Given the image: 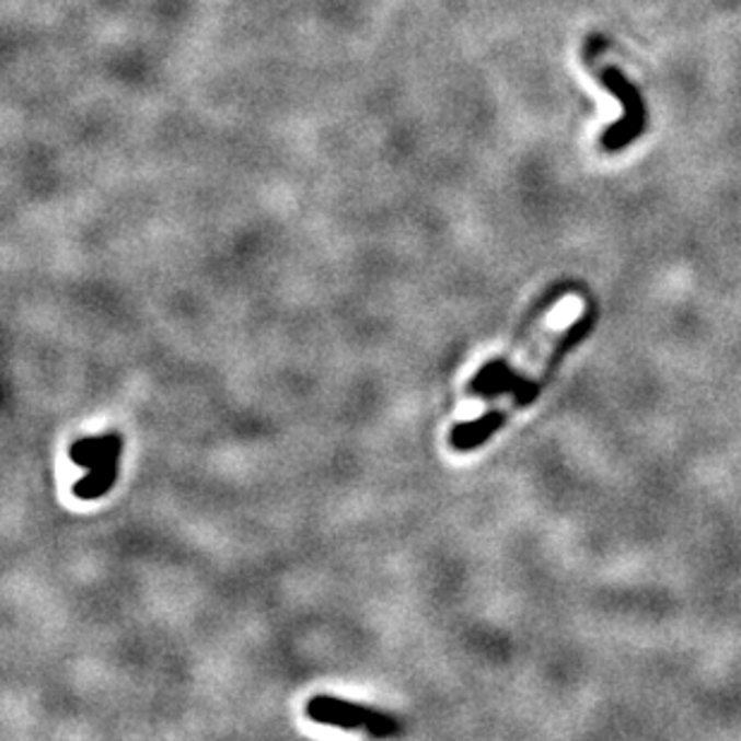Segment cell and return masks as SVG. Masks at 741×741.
I'll return each mask as SVG.
<instances>
[{"mask_svg":"<svg viewBox=\"0 0 741 741\" xmlns=\"http://www.w3.org/2000/svg\"><path fill=\"white\" fill-rule=\"evenodd\" d=\"M120 449H123L120 437L116 432H111L102 459H99L94 466L90 468V475L82 477V481L72 487L74 497L84 499V501H92V499H99V497H104L108 493L113 483L118 481Z\"/></svg>","mask_w":741,"mask_h":741,"instance_id":"5b68a950","label":"cell"},{"mask_svg":"<svg viewBox=\"0 0 741 741\" xmlns=\"http://www.w3.org/2000/svg\"><path fill=\"white\" fill-rule=\"evenodd\" d=\"M106 444H108V435L106 437H84V439H78V442H74L70 447V461L78 463V466L92 468L94 463L99 459H102Z\"/></svg>","mask_w":741,"mask_h":741,"instance_id":"8992f818","label":"cell"},{"mask_svg":"<svg viewBox=\"0 0 741 741\" xmlns=\"http://www.w3.org/2000/svg\"><path fill=\"white\" fill-rule=\"evenodd\" d=\"M308 718L317 725L344 727V730H360L370 737H394L401 732V725L392 715L356 706L350 701L334 696H315L308 701Z\"/></svg>","mask_w":741,"mask_h":741,"instance_id":"7a4b0ae2","label":"cell"},{"mask_svg":"<svg viewBox=\"0 0 741 741\" xmlns=\"http://www.w3.org/2000/svg\"><path fill=\"white\" fill-rule=\"evenodd\" d=\"M598 78L602 84L607 86V92L612 96H617L624 104V118L620 123L610 125V128L602 132L600 144L605 152H622L626 144H632L634 140H638L640 135H644L646 120H648L646 104H644V99H640L636 86L626 80L617 68H602L598 72Z\"/></svg>","mask_w":741,"mask_h":741,"instance_id":"3957f363","label":"cell"},{"mask_svg":"<svg viewBox=\"0 0 741 741\" xmlns=\"http://www.w3.org/2000/svg\"><path fill=\"white\" fill-rule=\"evenodd\" d=\"M574 283H561V286H555V288H549V291H547V296H543V298H540V303H535L533 305V310L529 312V315H525L523 317V322H521V329L517 332V338H513V344H511V348L507 350V354L505 356H501V358H497L495 362H489V366H485L481 372H477L475 377H473V382L468 384V394H485L487 392V389L489 386H493L495 382H499L501 380V377H505L511 368H509V362H511V356L513 354H517V350H519V346L523 344V338L525 336H529V332L533 329V324H535V317H543L545 315V312L552 308V305H555V303H559V300L564 298V293H569V291H574Z\"/></svg>","mask_w":741,"mask_h":741,"instance_id":"277c9868","label":"cell"},{"mask_svg":"<svg viewBox=\"0 0 741 741\" xmlns=\"http://www.w3.org/2000/svg\"><path fill=\"white\" fill-rule=\"evenodd\" d=\"M595 322H598L595 308H586L583 315L576 320L567 332H561L559 336H555V344H552V348L547 350V356L543 358V368H540V372L535 370L531 374V380H525L523 384H519V389L513 392V398L509 401V404L501 406V408L487 410L485 416L475 418L471 422L456 425L449 435V444L454 447L456 451H473L477 447H483L489 437H493L497 430H501V427L507 425V420L511 418V413L523 410V408H529L531 404H535L540 394L545 392V386L552 382V377H555L557 370L561 368L564 358L569 356V350H574L590 332H593Z\"/></svg>","mask_w":741,"mask_h":741,"instance_id":"6da1fadb","label":"cell"}]
</instances>
